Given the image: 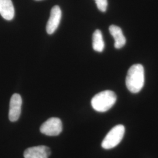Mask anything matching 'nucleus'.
Here are the masks:
<instances>
[{"instance_id":"nucleus-4","label":"nucleus","mask_w":158,"mask_h":158,"mask_svg":"<svg viewBox=\"0 0 158 158\" xmlns=\"http://www.w3.org/2000/svg\"><path fill=\"white\" fill-rule=\"evenodd\" d=\"M62 130V121L56 117L48 119L40 127V132L48 136L59 135Z\"/></svg>"},{"instance_id":"nucleus-3","label":"nucleus","mask_w":158,"mask_h":158,"mask_svg":"<svg viewBox=\"0 0 158 158\" xmlns=\"http://www.w3.org/2000/svg\"><path fill=\"white\" fill-rule=\"evenodd\" d=\"M125 134V127L123 125H117L113 127L102 142V147L110 149L117 146L122 141Z\"/></svg>"},{"instance_id":"nucleus-12","label":"nucleus","mask_w":158,"mask_h":158,"mask_svg":"<svg viewBox=\"0 0 158 158\" xmlns=\"http://www.w3.org/2000/svg\"><path fill=\"white\" fill-rule=\"evenodd\" d=\"M36 1H40V0H36Z\"/></svg>"},{"instance_id":"nucleus-5","label":"nucleus","mask_w":158,"mask_h":158,"mask_svg":"<svg viewBox=\"0 0 158 158\" xmlns=\"http://www.w3.org/2000/svg\"><path fill=\"white\" fill-rule=\"evenodd\" d=\"M23 100L21 96L19 94H14L12 96L10 102L9 119L11 122H15L18 120L21 113V107Z\"/></svg>"},{"instance_id":"nucleus-7","label":"nucleus","mask_w":158,"mask_h":158,"mask_svg":"<svg viewBox=\"0 0 158 158\" xmlns=\"http://www.w3.org/2000/svg\"><path fill=\"white\" fill-rule=\"evenodd\" d=\"M51 153L49 147L40 145L27 149L23 153V156L25 158H48Z\"/></svg>"},{"instance_id":"nucleus-9","label":"nucleus","mask_w":158,"mask_h":158,"mask_svg":"<svg viewBox=\"0 0 158 158\" xmlns=\"http://www.w3.org/2000/svg\"><path fill=\"white\" fill-rule=\"evenodd\" d=\"M109 31L114 40V47L116 49L122 48L126 44V39L122 29L118 26L112 25L109 27Z\"/></svg>"},{"instance_id":"nucleus-6","label":"nucleus","mask_w":158,"mask_h":158,"mask_svg":"<svg viewBox=\"0 0 158 158\" xmlns=\"http://www.w3.org/2000/svg\"><path fill=\"white\" fill-rule=\"evenodd\" d=\"M62 17V11L58 6H54L51 10L49 19L46 25V32L49 35L53 34L58 28Z\"/></svg>"},{"instance_id":"nucleus-11","label":"nucleus","mask_w":158,"mask_h":158,"mask_svg":"<svg viewBox=\"0 0 158 158\" xmlns=\"http://www.w3.org/2000/svg\"><path fill=\"white\" fill-rule=\"evenodd\" d=\"M98 9L102 12H106L108 6L107 0H95Z\"/></svg>"},{"instance_id":"nucleus-2","label":"nucleus","mask_w":158,"mask_h":158,"mask_svg":"<svg viewBox=\"0 0 158 158\" xmlns=\"http://www.w3.org/2000/svg\"><path fill=\"white\" fill-rule=\"evenodd\" d=\"M117 101V96L111 90L100 92L91 99V106L97 112H106L111 108Z\"/></svg>"},{"instance_id":"nucleus-10","label":"nucleus","mask_w":158,"mask_h":158,"mask_svg":"<svg viewBox=\"0 0 158 158\" xmlns=\"http://www.w3.org/2000/svg\"><path fill=\"white\" fill-rule=\"evenodd\" d=\"M104 42L101 31L97 29L93 35V48L98 52H102L104 49Z\"/></svg>"},{"instance_id":"nucleus-1","label":"nucleus","mask_w":158,"mask_h":158,"mask_svg":"<svg viewBox=\"0 0 158 158\" xmlns=\"http://www.w3.org/2000/svg\"><path fill=\"white\" fill-rule=\"evenodd\" d=\"M145 82L144 68L141 64L132 65L129 69L127 77L126 85L128 90L137 93L141 90Z\"/></svg>"},{"instance_id":"nucleus-8","label":"nucleus","mask_w":158,"mask_h":158,"mask_svg":"<svg viewBox=\"0 0 158 158\" xmlns=\"http://www.w3.org/2000/svg\"><path fill=\"white\" fill-rule=\"evenodd\" d=\"M0 15L7 21L14 18L15 10L11 0H0Z\"/></svg>"}]
</instances>
